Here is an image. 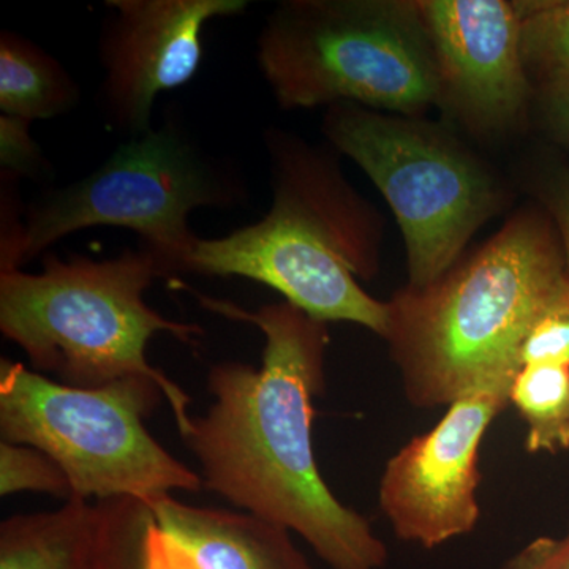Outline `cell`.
I'll list each match as a JSON object with an SVG mask.
<instances>
[{
    "instance_id": "cell-16",
    "label": "cell",
    "mask_w": 569,
    "mask_h": 569,
    "mask_svg": "<svg viewBox=\"0 0 569 569\" xmlns=\"http://www.w3.org/2000/svg\"><path fill=\"white\" fill-rule=\"evenodd\" d=\"M520 51L535 88L569 78V0H516Z\"/></svg>"
},
{
    "instance_id": "cell-12",
    "label": "cell",
    "mask_w": 569,
    "mask_h": 569,
    "mask_svg": "<svg viewBox=\"0 0 569 569\" xmlns=\"http://www.w3.org/2000/svg\"><path fill=\"white\" fill-rule=\"evenodd\" d=\"M151 507L159 529L198 569H313L291 531L249 512L192 507L173 496Z\"/></svg>"
},
{
    "instance_id": "cell-3",
    "label": "cell",
    "mask_w": 569,
    "mask_h": 569,
    "mask_svg": "<svg viewBox=\"0 0 569 569\" xmlns=\"http://www.w3.org/2000/svg\"><path fill=\"white\" fill-rule=\"evenodd\" d=\"M268 151L269 212L223 238H197L183 274L246 277L316 320L359 325L385 339L388 302L359 283L378 271L380 217L323 149L271 132Z\"/></svg>"
},
{
    "instance_id": "cell-20",
    "label": "cell",
    "mask_w": 569,
    "mask_h": 569,
    "mask_svg": "<svg viewBox=\"0 0 569 569\" xmlns=\"http://www.w3.org/2000/svg\"><path fill=\"white\" fill-rule=\"evenodd\" d=\"M518 365H559L569 367V302L538 320L523 337Z\"/></svg>"
},
{
    "instance_id": "cell-6",
    "label": "cell",
    "mask_w": 569,
    "mask_h": 569,
    "mask_svg": "<svg viewBox=\"0 0 569 569\" xmlns=\"http://www.w3.org/2000/svg\"><path fill=\"white\" fill-rule=\"evenodd\" d=\"M234 176L208 159L174 126L119 146L81 181L33 201L24 222L2 219L0 271L21 269L66 236L91 227H118L140 236L168 276L186 268L197 236L189 216L200 208H230L242 198Z\"/></svg>"
},
{
    "instance_id": "cell-18",
    "label": "cell",
    "mask_w": 569,
    "mask_h": 569,
    "mask_svg": "<svg viewBox=\"0 0 569 569\" xmlns=\"http://www.w3.org/2000/svg\"><path fill=\"white\" fill-rule=\"evenodd\" d=\"M41 492L70 500L69 478L40 449L0 441V496Z\"/></svg>"
},
{
    "instance_id": "cell-13",
    "label": "cell",
    "mask_w": 569,
    "mask_h": 569,
    "mask_svg": "<svg viewBox=\"0 0 569 569\" xmlns=\"http://www.w3.org/2000/svg\"><path fill=\"white\" fill-rule=\"evenodd\" d=\"M99 526V507L81 498L11 516L0 523V569H93Z\"/></svg>"
},
{
    "instance_id": "cell-15",
    "label": "cell",
    "mask_w": 569,
    "mask_h": 569,
    "mask_svg": "<svg viewBox=\"0 0 569 569\" xmlns=\"http://www.w3.org/2000/svg\"><path fill=\"white\" fill-rule=\"evenodd\" d=\"M509 403L527 426L526 449L530 455H559L569 449V367L520 366Z\"/></svg>"
},
{
    "instance_id": "cell-8",
    "label": "cell",
    "mask_w": 569,
    "mask_h": 569,
    "mask_svg": "<svg viewBox=\"0 0 569 569\" xmlns=\"http://www.w3.org/2000/svg\"><path fill=\"white\" fill-rule=\"evenodd\" d=\"M323 133L391 206L406 242L408 287L447 274L507 200L481 160L422 118L336 103L326 110Z\"/></svg>"
},
{
    "instance_id": "cell-19",
    "label": "cell",
    "mask_w": 569,
    "mask_h": 569,
    "mask_svg": "<svg viewBox=\"0 0 569 569\" xmlns=\"http://www.w3.org/2000/svg\"><path fill=\"white\" fill-rule=\"evenodd\" d=\"M31 121L2 114L0 118V167L9 179H44L50 167L31 134Z\"/></svg>"
},
{
    "instance_id": "cell-17",
    "label": "cell",
    "mask_w": 569,
    "mask_h": 569,
    "mask_svg": "<svg viewBox=\"0 0 569 569\" xmlns=\"http://www.w3.org/2000/svg\"><path fill=\"white\" fill-rule=\"evenodd\" d=\"M100 512L93 569H149V531L156 523L151 505L137 498L97 501Z\"/></svg>"
},
{
    "instance_id": "cell-23",
    "label": "cell",
    "mask_w": 569,
    "mask_h": 569,
    "mask_svg": "<svg viewBox=\"0 0 569 569\" xmlns=\"http://www.w3.org/2000/svg\"><path fill=\"white\" fill-rule=\"evenodd\" d=\"M539 197L559 231L569 272V170H561L542 183Z\"/></svg>"
},
{
    "instance_id": "cell-11",
    "label": "cell",
    "mask_w": 569,
    "mask_h": 569,
    "mask_svg": "<svg viewBox=\"0 0 569 569\" xmlns=\"http://www.w3.org/2000/svg\"><path fill=\"white\" fill-rule=\"evenodd\" d=\"M246 0H111L100 39L108 121L132 138L151 132L153 100L192 80L204 26L242 13Z\"/></svg>"
},
{
    "instance_id": "cell-1",
    "label": "cell",
    "mask_w": 569,
    "mask_h": 569,
    "mask_svg": "<svg viewBox=\"0 0 569 569\" xmlns=\"http://www.w3.org/2000/svg\"><path fill=\"white\" fill-rule=\"evenodd\" d=\"M194 295L204 309L266 337L260 369L227 361L209 370L213 403L183 438L203 488L298 533L331 569H385L387 545L332 493L317 466L313 400L325 395L328 323L288 302L247 310Z\"/></svg>"
},
{
    "instance_id": "cell-14",
    "label": "cell",
    "mask_w": 569,
    "mask_h": 569,
    "mask_svg": "<svg viewBox=\"0 0 569 569\" xmlns=\"http://www.w3.org/2000/svg\"><path fill=\"white\" fill-rule=\"evenodd\" d=\"M80 102V88L52 58L13 32L0 36V110L3 114L44 121Z\"/></svg>"
},
{
    "instance_id": "cell-24",
    "label": "cell",
    "mask_w": 569,
    "mask_h": 569,
    "mask_svg": "<svg viewBox=\"0 0 569 569\" xmlns=\"http://www.w3.org/2000/svg\"><path fill=\"white\" fill-rule=\"evenodd\" d=\"M149 569H198L192 557L153 523L149 531Z\"/></svg>"
},
{
    "instance_id": "cell-10",
    "label": "cell",
    "mask_w": 569,
    "mask_h": 569,
    "mask_svg": "<svg viewBox=\"0 0 569 569\" xmlns=\"http://www.w3.org/2000/svg\"><path fill=\"white\" fill-rule=\"evenodd\" d=\"M433 58L440 104L482 137L512 132L535 103L520 51L516 0H417Z\"/></svg>"
},
{
    "instance_id": "cell-9",
    "label": "cell",
    "mask_w": 569,
    "mask_h": 569,
    "mask_svg": "<svg viewBox=\"0 0 569 569\" xmlns=\"http://www.w3.org/2000/svg\"><path fill=\"white\" fill-rule=\"evenodd\" d=\"M511 383L496 381L460 397L432 429L389 458L378 500L400 541L436 549L477 529L479 451L493 419L509 406Z\"/></svg>"
},
{
    "instance_id": "cell-21",
    "label": "cell",
    "mask_w": 569,
    "mask_h": 569,
    "mask_svg": "<svg viewBox=\"0 0 569 569\" xmlns=\"http://www.w3.org/2000/svg\"><path fill=\"white\" fill-rule=\"evenodd\" d=\"M498 569H569V527L561 537H538Z\"/></svg>"
},
{
    "instance_id": "cell-2",
    "label": "cell",
    "mask_w": 569,
    "mask_h": 569,
    "mask_svg": "<svg viewBox=\"0 0 569 569\" xmlns=\"http://www.w3.org/2000/svg\"><path fill=\"white\" fill-rule=\"evenodd\" d=\"M388 302L389 355L408 402L449 407L518 372L523 337L569 302V272L549 213L523 209L477 252Z\"/></svg>"
},
{
    "instance_id": "cell-7",
    "label": "cell",
    "mask_w": 569,
    "mask_h": 569,
    "mask_svg": "<svg viewBox=\"0 0 569 569\" xmlns=\"http://www.w3.org/2000/svg\"><path fill=\"white\" fill-rule=\"evenodd\" d=\"M163 397L152 378L73 388L2 359L0 437L50 456L69 478L70 498H137L156 505L174 490L203 489L201 475L146 429L144 419Z\"/></svg>"
},
{
    "instance_id": "cell-5",
    "label": "cell",
    "mask_w": 569,
    "mask_h": 569,
    "mask_svg": "<svg viewBox=\"0 0 569 569\" xmlns=\"http://www.w3.org/2000/svg\"><path fill=\"white\" fill-rule=\"evenodd\" d=\"M258 66L283 110L353 103L422 118L440 82L417 0H290L269 14Z\"/></svg>"
},
{
    "instance_id": "cell-22",
    "label": "cell",
    "mask_w": 569,
    "mask_h": 569,
    "mask_svg": "<svg viewBox=\"0 0 569 569\" xmlns=\"http://www.w3.org/2000/svg\"><path fill=\"white\" fill-rule=\"evenodd\" d=\"M535 104L552 140L569 148V78L538 88Z\"/></svg>"
},
{
    "instance_id": "cell-4",
    "label": "cell",
    "mask_w": 569,
    "mask_h": 569,
    "mask_svg": "<svg viewBox=\"0 0 569 569\" xmlns=\"http://www.w3.org/2000/svg\"><path fill=\"white\" fill-rule=\"evenodd\" d=\"M159 277L170 276L142 246L103 261L50 254L39 274L0 271V331L24 350L36 372L50 373L67 387L152 378L162 387L183 440L192 427L190 396L149 365L146 350L157 332L190 342L203 331L146 305L144 291Z\"/></svg>"
}]
</instances>
